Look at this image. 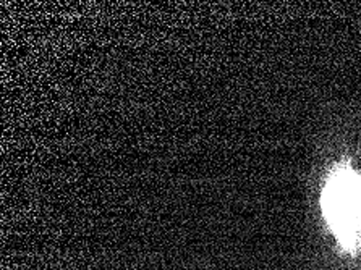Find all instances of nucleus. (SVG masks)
Wrapping results in <instances>:
<instances>
[{
    "mask_svg": "<svg viewBox=\"0 0 361 270\" xmlns=\"http://www.w3.org/2000/svg\"><path fill=\"white\" fill-rule=\"evenodd\" d=\"M322 209L342 250L361 252V176L350 167L337 168L322 192Z\"/></svg>",
    "mask_w": 361,
    "mask_h": 270,
    "instance_id": "f257e3e1",
    "label": "nucleus"
}]
</instances>
